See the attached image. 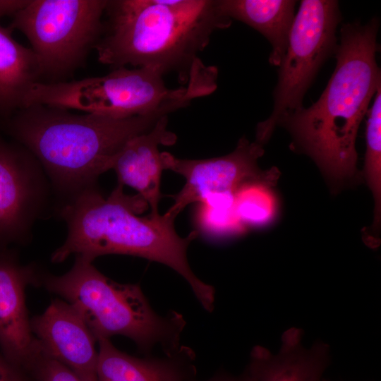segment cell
Returning a JSON list of instances; mask_svg holds the SVG:
<instances>
[{"label":"cell","mask_w":381,"mask_h":381,"mask_svg":"<svg viewBox=\"0 0 381 381\" xmlns=\"http://www.w3.org/2000/svg\"><path fill=\"white\" fill-rule=\"evenodd\" d=\"M379 20L348 23L340 29L337 64L319 99L284 118L296 149L309 155L329 179L341 181L356 171V140L361 122L380 87Z\"/></svg>","instance_id":"6da1fadb"},{"label":"cell","mask_w":381,"mask_h":381,"mask_svg":"<svg viewBox=\"0 0 381 381\" xmlns=\"http://www.w3.org/2000/svg\"><path fill=\"white\" fill-rule=\"evenodd\" d=\"M169 114L161 110L114 119L35 104L6 118L1 127L40 163L52 186L55 212L83 191L98 186L99 176L111 169L125 144Z\"/></svg>","instance_id":"7a4b0ae2"},{"label":"cell","mask_w":381,"mask_h":381,"mask_svg":"<svg viewBox=\"0 0 381 381\" xmlns=\"http://www.w3.org/2000/svg\"><path fill=\"white\" fill-rule=\"evenodd\" d=\"M123 188L118 183L105 198L98 186L56 210L54 215L66 222L68 234L64 243L52 253L51 261L60 263L74 255L93 262L107 254L155 261L182 276L202 306L211 312L214 289L194 274L187 258L188 248L198 231L181 237L174 228L175 219L165 214L138 216L148 205L138 194H125Z\"/></svg>","instance_id":"3957f363"},{"label":"cell","mask_w":381,"mask_h":381,"mask_svg":"<svg viewBox=\"0 0 381 381\" xmlns=\"http://www.w3.org/2000/svg\"><path fill=\"white\" fill-rule=\"evenodd\" d=\"M231 23L217 0H107L94 49L113 69L129 65L176 73L186 85L213 32Z\"/></svg>","instance_id":"277c9868"},{"label":"cell","mask_w":381,"mask_h":381,"mask_svg":"<svg viewBox=\"0 0 381 381\" xmlns=\"http://www.w3.org/2000/svg\"><path fill=\"white\" fill-rule=\"evenodd\" d=\"M72 268L56 276L40 270L39 286L59 295L85 320L96 340L122 335L140 351L159 345L165 354L180 346L185 320L176 311L165 316L151 308L138 284H119L102 274L92 262L75 256Z\"/></svg>","instance_id":"5b68a950"},{"label":"cell","mask_w":381,"mask_h":381,"mask_svg":"<svg viewBox=\"0 0 381 381\" xmlns=\"http://www.w3.org/2000/svg\"><path fill=\"white\" fill-rule=\"evenodd\" d=\"M218 71L212 66L194 70L183 87L168 88L158 71L146 67L114 68L108 74L70 82L35 83L24 107L41 104L82 111L114 119L173 112L217 88Z\"/></svg>","instance_id":"8992f818"},{"label":"cell","mask_w":381,"mask_h":381,"mask_svg":"<svg viewBox=\"0 0 381 381\" xmlns=\"http://www.w3.org/2000/svg\"><path fill=\"white\" fill-rule=\"evenodd\" d=\"M107 0H30L8 28L28 39L40 78L62 82L81 66L103 29Z\"/></svg>","instance_id":"52a82bcc"},{"label":"cell","mask_w":381,"mask_h":381,"mask_svg":"<svg viewBox=\"0 0 381 381\" xmlns=\"http://www.w3.org/2000/svg\"><path fill=\"white\" fill-rule=\"evenodd\" d=\"M341 20L337 1L303 0L295 15L286 54L279 66L270 116L258 123L255 142L262 145L284 118L301 109L322 64L335 54Z\"/></svg>","instance_id":"ba28073f"},{"label":"cell","mask_w":381,"mask_h":381,"mask_svg":"<svg viewBox=\"0 0 381 381\" xmlns=\"http://www.w3.org/2000/svg\"><path fill=\"white\" fill-rule=\"evenodd\" d=\"M54 214L50 181L35 156L0 136V250L31 240L35 222Z\"/></svg>","instance_id":"9c48e42d"},{"label":"cell","mask_w":381,"mask_h":381,"mask_svg":"<svg viewBox=\"0 0 381 381\" xmlns=\"http://www.w3.org/2000/svg\"><path fill=\"white\" fill-rule=\"evenodd\" d=\"M262 145L250 143L245 138L239 140L231 153L205 159H187L168 152H161L164 169L184 177L181 190L172 195L174 202L164 214L174 219L188 205L200 202L215 194H235L244 183L262 181L270 183L274 179L270 172L261 171L258 159L263 155Z\"/></svg>","instance_id":"30bf717a"},{"label":"cell","mask_w":381,"mask_h":381,"mask_svg":"<svg viewBox=\"0 0 381 381\" xmlns=\"http://www.w3.org/2000/svg\"><path fill=\"white\" fill-rule=\"evenodd\" d=\"M35 264L21 265L16 253L0 250V347L3 355L26 372L40 349L25 304L28 285L39 286Z\"/></svg>","instance_id":"8fae6325"},{"label":"cell","mask_w":381,"mask_h":381,"mask_svg":"<svg viewBox=\"0 0 381 381\" xmlns=\"http://www.w3.org/2000/svg\"><path fill=\"white\" fill-rule=\"evenodd\" d=\"M30 327L42 350L84 381H97V342L75 308L53 300L45 311L30 320Z\"/></svg>","instance_id":"7c38bea8"},{"label":"cell","mask_w":381,"mask_h":381,"mask_svg":"<svg viewBox=\"0 0 381 381\" xmlns=\"http://www.w3.org/2000/svg\"><path fill=\"white\" fill-rule=\"evenodd\" d=\"M168 116L160 118L147 132L131 138L118 154L112 165L118 183L138 191L151 209L152 216H158L161 198L160 182L164 170L159 145H172L177 136L167 129Z\"/></svg>","instance_id":"4fadbf2b"},{"label":"cell","mask_w":381,"mask_h":381,"mask_svg":"<svg viewBox=\"0 0 381 381\" xmlns=\"http://www.w3.org/2000/svg\"><path fill=\"white\" fill-rule=\"evenodd\" d=\"M302 334L296 327L285 331L277 354L260 346L252 349L248 366L257 381H322L330 362L329 346L318 341L305 348Z\"/></svg>","instance_id":"5bb4252c"},{"label":"cell","mask_w":381,"mask_h":381,"mask_svg":"<svg viewBox=\"0 0 381 381\" xmlns=\"http://www.w3.org/2000/svg\"><path fill=\"white\" fill-rule=\"evenodd\" d=\"M98 342L97 381H191L195 354L181 345L162 358H137L116 349L109 339Z\"/></svg>","instance_id":"9a60e30c"},{"label":"cell","mask_w":381,"mask_h":381,"mask_svg":"<svg viewBox=\"0 0 381 381\" xmlns=\"http://www.w3.org/2000/svg\"><path fill=\"white\" fill-rule=\"evenodd\" d=\"M296 3L292 0H217L224 16L244 23L269 41L272 47L269 62L277 66L287 49Z\"/></svg>","instance_id":"2e32d148"},{"label":"cell","mask_w":381,"mask_h":381,"mask_svg":"<svg viewBox=\"0 0 381 381\" xmlns=\"http://www.w3.org/2000/svg\"><path fill=\"white\" fill-rule=\"evenodd\" d=\"M37 58L0 25V114L9 117L23 108L26 96L40 81Z\"/></svg>","instance_id":"e0dca14e"},{"label":"cell","mask_w":381,"mask_h":381,"mask_svg":"<svg viewBox=\"0 0 381 381\" xmlns=\"http://www.w3.org/2000/svg\"><path fill=\"white\" fill-rule=\"evenodd\" d=\"M234 194L212 195L201 202L195 211L200 231L211 238L238 234L246 229L234 210Z\"/></svg>","instance_id":"ac0fdd59"},{"label":"cell","mask_w":381,"mask_h":381,"mask_svg":"<svg viewBox=\"0 0 381 381\" xmlns=\"http://www.w3.org/2000/svg\"><path fill=\"white\" fill-rule=\"evenodd\" d=\"M366 122L365 174L375 202V219H380L381 198V87L368 109Z\"/></svg>","instance_id":"d6986e66"},{"label":"cell","mask_w":381,"mask_h":381,"mask_svg":"<svg viewBox=\"0 0 381 381\" xmlns=\"http://www.w3.org/2000/svg\"><path fill=\"white\" fill-rule=\"evenodd\" d=\"M270 184L262 181H252L243 184L234 194V210L246 228L268 222L275 212V201L267 188Z\"/></svg>","instance_id":"ffe728a7"},{"label":"cell","mask_w":381,"mask_h":381,"mask_svg":"<svg viewBox=\"0 0 381 381\" xmlns=\"http://www.w3.org/2000/svg\"><path fill=\"white\" fill-rule=\"evenodd\" d=\"M26 373L32 381H84L68 367L48 356L41 346Z\"/></svg>","instance_id":"44dd1931"},{"label":"cell","mask_w":381,"mask_h":381,"mask_svg":"<svg viewBox=\"0 0 381 381\" xmlns=\"http://www.w3.org/2000/svg\"><path fill=\"white\" fill-rule=\"evenodd\" d=\"M0 381H32L23 369L10 362L0 353Z\"/></svg>","instance_id":"7402d4cb"},{"label":"cell","mask_w":381,"mask_h":381,"mask_svg":"<svg viewBox=\"0 0 381 381\" xmlns=\"http://www.w3.org/2000/svg\"><path fill=\"white\" fill-rule=\"evenodd\" d=\"M191 381H198L193 379ZM203 381H257L254 374L247 365L243 372L239 375H232L224 372H219L212 377Z\"/></svg>","instance_id":"603a6c76"},{"label":"cell","mask_w":381,"mask_h":381,"mask_svg":"<svg viewBox=\"0 0 381 381\" xmlns=\"http://www.w3.org/2000/svg\"><path fill=\"white\" fill-rule=\"evenodd\" d=\"M30 0L23 1H0V17L6 15H15L24 8Z\"/></svg>","instance_id":"cb8c5ba5"},{"label":"cell","mask_w":381,"mask_h":381,"mask_svg":"<svg viewBox=\"0 0 381 381\" xmlns=\"http://www.w3.org/2000/svg\"><path fill=\"white\" fill-rule=\"evenodd\" d=\"M322 381H329V380L322 379Z\"/></svg>","instance_id":"d4e9b609"}]
</instances>
